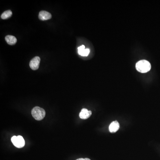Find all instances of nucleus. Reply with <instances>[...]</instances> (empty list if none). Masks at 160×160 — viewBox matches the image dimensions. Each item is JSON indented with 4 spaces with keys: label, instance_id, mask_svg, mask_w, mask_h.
<instances>
[{
    "label": "nucleus",
    "instance_id": "f257e3e1",
    "mask_svg": "<svg viewBox=\"0 0 160 160\" xmlns=\"http://www.w3.org/2000/svg\"><path fill=\"white\" fill-rule=\"evenodd\" d=\"M151 66L150 63L146 60H141L137 62L136 65V68L138 72L145 73L148 72L151 69Z\"/></svg>",
    "mask_w": 160,
    "mask_h": 160
},
{
    "label": "nucleus",
    "instance_id": "f03ea898",
    "mask_svg": "<svg viewBox=\"0 0 160 160\" xmlns=\"http://www.w3.org/2000/svg\"><path fill=\"white\" fill-rule=\"evenodd\" d=\"M31 113L33 117L37 121H41L45 116V110L38 106L34 107L32 110Z\"/></svg>",
    "mask_w": 160,
    "mask_h": 160
},
{
    "label": "nucleus",
    "instance_id": "7ed1b4c3",
    "mask_svg": "<svg viewBox=\"0 0 160 160\" xmlns=\"http://www.w3.org/2000/svg\"><path fill=\"white\" fill-rule=\"evenodd\" d=\"M11 141L14 145L18 148H22L25 146V140L21 136H14L11 138Z\"/></svg>",
    "mask_w": 160,
    "mask_h": 160
},
{
    "label": "nucleus",
    "instance_id": "20e7f679",
    "mask_svg": "<svg viewBox=\"0 0 160 160\" xmlns=\"http://www.w3.org/2000/svg\"><path fill=\"white\" fill-rule=\"evenodd\" d=\"M40 61V58L37 56L32 58L30 62V66L31 69L33 70H36L38 69Z\"/></svg>",
    "mask_w": 160,
    "mask_h": 160
},
{
    "label": "nucleus",
    "instance_id": "39448f33",
    "mask_svg": "<svg viewBox=\"0 0 160 160\" xmlns=\"http://www.w3.org/2000/svg\"><path fill=\"white\" fill-rule=\"evenodd\" d=\"M38 18L41 21H46L52 18V15L49 12L41 11L39 14Z\"/></svg>",
    "mask_w": 160,
    "mask_h": 160
},
{
    "label": "nucleus",
    "instance_id": "423d86ee",
    "mask_svg": "<svg viewBox=\"0 0 160 160\" xmlns=\"http://www.w3.org/2000/svg\"><path fill=\"white\" fill-rule=\"evenodd\" d=\"M92 114L91 111H89L86 109H83L80 113L79 117L81 119H87L90 117Z\"/></svg>",
    "mask_w": 160,
    "mask_h": 160
},
{
    "label": "nucleus",
    "instance_id": "0eeeda50",
    "mask_svg": "<svg viewBox=\"0 0 160 160\" xmlns=\"http://www.w3.org/2000/svg\"><path fill=\"white\" fill-rule=\"evenodd\" d=\"M120 128L119 123L117 121L112 122L109 126V130L111 133H114L119 130Z\"/></svg>",
    "mask_w": 160,
    "mask_h": 160
},
{
    "label": "nucleus",
    "instance_id": "6e6552de",
    "mask_svg": "<svg viewBox=\"0 0 160 160\" xmlns=\"http://www.w3.org/2000/svg\"><path fill=\"white\" fill-rule=\"evenodd\" d=\"M5 41L9 45H14L17 43V39L14 36L7 35L5 37Z\"/></svg>",
    "mask_w": 160,
    "mask_h": 160
},
{
    "label": "nucleus",
    "instance_id": "1a4fd4ad",
    "mask_svg": "<svg viewBox=\"0 0 160 160\" xmlns=\"http://www.w3.org/2000/svg\"><path fill=\"white\" fill-rule=\"evenodd\" d=\"M12 15V12L10 10H7L1 14V18L5 20L10 18Z\"/></svg>",
    "mask_w": 160,
    "mask_h": 160
},
{
    "label": "nucleus",
    "instance_id": "9d476101",
    "mask_svg": "<svg viewBox=\"0 0 160 160\" xmlns=\"http://www.w3.org/2000/svg\"><path fill=\"white\" fill-rule=\"evenodd\" d=\"M85 49H85V46L84 45H82V46H80L78 48V53L80 55L82 56Z\"/></svg>",
    "mask_w": 160,
    "mask_h": 160
},
{
    "label": "nucleus",
    "instance_id": "9b49d317",
    "mask_svg": "<svg viewBox=\"0 0 160 160\" xmlns=\"http://www.w3.org/2000/svg\"><path fill=\"white\" fill-rule=\"evenodd\" d=\"M89 52H90V50H89V49H84L83 53H82V56L87 57V56H88Z\"/></svg>",
    "mask_w": 160,
    "mask_h": 160
},
{
    "label": "nucleus",
    "instance_id": "f8f14e48",
    "mask_svg": "<svg viewBox=\"0 0 160 160\" xmlns=\"http://www.w3.org/2000/svg\"><path fill=\"white\" fill-rule=\"evenodd\" d=\"M76 160H90V159H88V158H79V159H77Z\"/></svg>",
    "mask_w": 160,
    "mask_h": 160
}]
</instances>
